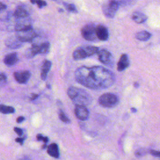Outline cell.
I'll return each instance as SVG.
<instances>
[{
	"mask_svg": "<svg viewBox=\"0 0 160 160\" xmlns=\"http://www.w3.org/2000/svg\"><path fill=\"white\" fill-rule=\"evenodd\" d=\"M47 152L48 154L53 158H58L59 156V148L57 144L52 143L48 147L47 149Z\"/></svg>",
	"mask_w": 160,
	"mask_h": 160,
	"instance_id": "2e32d148",
	"label": "cell"
},
{
	"mask_svg": "<svg viewBox=\"0 0 160 160\" xmlns=\"http://www.w3.org/2000/svg\"><path fill=\"white\" fill-rule=\"evenodd\" d=\"M24 120V118L23 116H19V117H18V118H17L16 121H17V122L20 123V122H22Z\"/></svg>",
	"mask_w": 160,
	"mask_h": 160,
	"instance_id": "1f68e13d",
	"label": "cell"
},
{
	"mask_svg": "<svg viewBox=\"0 0 160 160\" xmlns=\"http://www.w3.org/2000/svg\"><path fill=\"white\" fill-rule=\"evenodd\" d=\"M108 31L103 25H98L96 26V36L101 41H106L108 38Z\"/></svg>",
	"mask_w": 160,
	"mask_h": 160,
	"instance_id": "4fadbf2b",
	"label": "cell"
},
{
	"mask_svg": "<svg viewBox=\"0 0 160 160\" xmlns=\"http://www.w3.org/2000/svg\"><path fill=\"white\" fill-rule=\"evenodd\" d=\"M30 1L31 2L32 4H36V0H30Z\"/></svg>",
	"mask_w": 160,
	"mask_h": 160,
	"instance_id": "e575fe53",
	"label": "cell"
},
{
	"mask_svg": "<svg viewBox=\"0 0 160 160\" xmlns=\"http://www.w3.org/2000/svg\"><path fill=\"white\" fill-rule=\"evenodd\" d=\"M59 118L62 122H64L65 123H69L70 122L69 119L66 116V114H64V112L62 110L59 111Z\"/></svg>",
	"mask_w": 160,
	"mask_h": 160,
	"instance_id": "603a6c76",
	"label": "cell"
},
{
	"mask_svg": "<svg viewBox=\"0 0 160 160\" xmlns=\"http://www.w3.org/2000/svg\"><path fill=\"white\" fill-rule=\"evenodd\" d=\"M14 131L16 132V133L18 134V135H19V136H21L22 135V134H23V131H22V130L21 129V128H14Z\"/></svg>",
	"mask_w": 160,
	"mask_h": 160,
	"instance_id": "f546056e",
	"label": "cell"
},
{
	"mask_svg": "<svg viewBox=\"0 0 160 160\" xmlns=\"http://www.w3.org/2000/svg\"><path fill=\"white\" fill-rule=\"evenodd\" d=\"M99 51L98 47L92 46H83L77 48L72 54L75 60H79L92 56Z\"/></svg>",
	"mask_w": 160,
	"mask_h": 160,
	"instance_id": "3957f363",
	"label": "cell"
},
{
	"mask_svg": "<svg viewBox=\"0 0 160 160\" xmlns=\"http://www.w3.org/2000/svg\"><path fill=\"white\" fill-rule=\"evenodd\" d=\"M6 76L2 72H0V88H1L6 82Z\"/></svg>",
	"mask_w": 160,
	"mask_h": 160,
	"instance_id": "cb8c5ba5",
	"label": "cell"
},
{
	"mask_svg": "<svg viewBox=\"0 0 160 160\" xmlns=\"http://www.w3.org/2000/svg\"><path fill=\"white\" fill-rule=\"evenodd\" d=\"M16 35L21 41L24 42L32 41L38 36V34L34 29H33L32 28H30L22 31H17Z\"/></svg>",
	"mask_w": 160,
	"mask_h": 160,
	"instance_id": "52a82bcc",
	"label": "cell"
},
{
	"mask_svg": "<svg viewBox=\"0 0 160 160\" xmlns=\"http://www.w3.org/2000/svg\"><path fill=\"white\" fill-rule=\"evenodd\" d=\"M31 74L28 71H17L14 73V77L17 82L20 84H25L29 79Z\"/></svg>",
	"mask_w": 160,
	"mask_h": 160,
	"instance_id": "8fae6325",
	"label": "cell"
},
{
	"mask_svg": "<svg viewBox=\"0 0 160 160\" xmlns=\"http://www.w3.org/2000/svg\"><path fill=\"white\" fill-rule=\"evenodd\" d=\"M67 93L76 106H86L90 104L92 100L91 96L86 91L77 87H69Z\"/></svg>",
	"mask_w": 160,
	"mask_h": 160,
	"instance_id": "7a4b0ae2",
	"label": "cell"
},
{
	"mask_svg": "<svg viewBox=\"0 0 160 160\" xmlns=\"http://www.w3.org/2000/svg\"><path fill=\"white\" fill-rule=\"evenodd\" d=\"M13 15L16 19L22 18L29 17V12L26 11L25 8L21 6H19L16 9Z\"/></svg>",
	"mask_w": 160,
	"mask_h": 160,
	"instance_id": "ac0fdd59",
	"label": "cell"
},
{
	"mask_svg": "<svg viewBox=\"0 0 160 160\" xmlns=\"http://www.w3.org/2000/svg\"><path fill=\"white\" fill-rule=\"evenodd\" d=\"M119 5H124V4H128V3L132 2L133 0H116Z\"/></svg>",
	"mask_w": 160,
	"mask_h": 160,
	"instance_id": "83f0119b",
	"label": "cell"
},
{
	"mask_svg": "<svg viewBox=\"0 0 160 160\" xmlns=\"http://www.w3.org/2000/svg\"><path fill=\"white\" fill-rule=\"evenodd\" d=\"M150 153H151L152 156L160 158V151H155V150H151V151H150Z\"/></svg>",
	"mask_w": 160,
	"mask_h": 160,
	"instance_id": "f1b7e54d",
	"label": "cell"
},
{
	"mask_svg": "<svg viewBox=\"0 0 160 160\" xmlns=\"http://www.w3.org/2000/svg\"><path fill=\"white\" fill-rule=\"evenodd\" d=\"M98 102L103 107L112 108L118 104L119 98L112 93H105L99 98Z\"/></svg>",
	"mask_w": 160,
	"mask_h": 160,
	"instance_id": "277c9868",
	"label": "cell"
},
{
	"mask_svg": "<svg viewBox=\"0 0 160 160\" xmlns=\"http://www.w3.org/2000/svg\"><path fill=\"white\" fill-rule=\"evenodd\" d=\"M132 19L137 23H142L147 20L148 18L142 12H134L132 15Z\"/></svg>",
	"mask_w": 160,
	"mask_h": 160,
	"instance_id": "d6986e66",
	"label": "cell"
},
{
	"mask_svg": "<svg viewBox=\"0 0 160 160\" xmlns=\"http://www.w3.org/2000/svg\"><path fill=\"white\" fill-rule=\"evenodd\" d=\"M38 97V94H32V96H31V100H34V99H36Z\"/></svg>",
	"mask_w": 160,
	"mask_h": 160,
	"instance_id": "836d02e7",
	"label": "cell"
},
{
	"mask_svg": "<svg viewBox=\"0 0 160 160\" xmlns=\"http://www.w3.org/2000/svg\"><path fill=\"white\" fill-rule=\"evenodd\" d=\"M22 43L23 42L18 38L16 35L11 36L8 37L5 41L6 45L12 49H16L20 48L22 45Z\"/></svg>",
	"mask_w": 160,
	"mask_h": 160,
	"instance_id": "7c38bea8",
	"label": "cell"
},
{
	"mask_svg": "<svg viewBox=\"0 0 160 160\" xmlns=\"http://www.w3.org/2000/svg\"><path fill=\"white\" fill-rule=\"evenodd\" d=\"M16 19V22L14 26V29L16 32L32 28L31 21L29 17L18 18Z\"/></svg>",
	"mask_w": 160,
	"mask_h": 160,
	"instance_id": "ba28073f",
	"label": "cell"
},
{
	"mask_svg": "<svg viewBox=\"0 0 160 160\" xmlns=\"http://www.w3.org/2000/svg\"><path fill=\"white\" fill-rule=\"evenodd\" d=\"M129 66V59L126 54H123L121 55L119 62L118 63L117 69L119 71H122L124 70Z\"/></svg>",
	"mask_w": 160,
	"mask_h": 160,
	"instance_id": "5bb4252c",
	"label": "cell"
},
{
	"mask_svg": "<svg viewBox=\"0 0 160 160\" xmlns=\"http://www.w3.org/2000/svg\"><path fill=\"white\" fill-rule=\"evenodd\" d=\"M50 44L48 42H44L39 44V54H46L49 52Z\"/></svg>",
	"mask_w": 160,
	"mask_h": 160,
	"instance_id": "7402d4cb",
	"label": "cell"
},
{
	"mask_svg": "<svg viewBox=\"0 0 160 160\" xmlns=\"http://www.w3.org/2000/svg\"><path fill=\"white\" fill-rule=\"evenodd\" d=\"M64 6H66V9L69 11H71V12H77V10H76V8L75 7V6L72 4H64Z\"/></svg>",
	"mask_w": 160,
	"mask_h": 160,
	"instance_id": "d4e9b609",
	"label": "cell"
},
{
	"mask_svg": "<svg viewBox=\"0 0 160 160\" xmlns=\"http://www.w3.org/2000/svg\"><path fill=\"white\" fill-rule=\"evenodd\" d=\"M24 139L25 138H18L15 139V141L18 142H19L21 145H22L23 144V141H24Z\"/></svg>",
	"mask_w": 160,
	"mask_h": 160,
	"instance_id": "4dcf8cb0",
	"label": "cell"
},
{
	"mask_svg": "<svg viewBox=\"0 0 160 160\" xmlns=\"http://www.w3.org/2000/svg\"><path fill=\"white\" fill-rule=\"evenodd\" d=\"M74 76L78 82L92 89L109 88L115 81L114 74L101 66L80 67L76 70Z\"/></svg>",
	"mask_w": 160,
	"mask_h": 160,
	"instance_id": "6da1fadb",
	"label": "cell"
},
{
	"mask_svg": "<svg viewBox=\"0 0 160 160\" xmlns=\"http://www.w3.org/2000/svg\"><path fill=\"white\" fill-rule=\"evenodd\" d=\"M151 34L146 31H139L136 34V38L139 41H147L151 38Z\"/></svg>",
	"mask_w": 160,
	"mask_h": 160,
	"instance_id": "ffe728a7",
	"label": "cell"
},
{
	"mask_svg": "<svg viewBox=\"0 0 160 160\" xmlns=\"http://www.w3.org/2000/svg\"><path fill=\"white\" fill-rule=\"evenodd\" d=\"M81 34L87 41H96L98 39L96 36V26L94 24H88L85 25L81 29Z\"/></svg>",
	"mask_w": 160,
	"mask_h": 160,
	"instance_id": "5b68a950",
	"label": "cell"
},
{
	"mask_svg": "<svg viewBox=\"0 0 160 160\" xmlns=\"http://www.w3.org/2000/svg\"><path fill=\"white\" fill-rule=\"evenodd\" d=\"M36 4H37L39 8H42L43 6H46V2L44 1H42V0H36Z\"/></svg>",
	"mask_w": 160,
	"mask_h": 160,
	"instance_id": "4316f807",
	"label": "cell"
},
{
	"mask_svg": "<svg viewBox=\"0 0 160 160\" xmlns=\"http://www.w3.org/2000/svg\"><path fill=\"white\" fill-rule=\"evenodd\" d=\"M51 61H49L48 60L44 61V62L42 66L41 73V78L42 80L46 79V78L47 77V74L51 69Z\"/></svg>",
	"mask_w": 160,
	"mask_h": 160,
	"instance_id": "e0dca14e",
	"label": "cell"
},
{
	"mask_svg": "<svg viewBox=\"0 0 160 160\" xmlns=\"http://www.w3.org/2000/svg\"><path fill=\"white\" fill-rule=\"evenodd\" d=\"M119 4L116 0H109L102 6V11L106 16L113 18L119 8Z\"/></svg>",
	"mask_w": 160,
	"mask_h": 160,
	"instance_id": "8992f818",
	"label": "cell"
},
{
	"mask_svg": "<svg viewBox=\"0 0 160 160\" xmlns=\"http://www.w3.org/2000/svg\"><path fill=\"white\" fill-rule=\"evenodd\" d=\"M74 113L76 116L80 120L85 121L89 118V112L86 106H76L74 109Z\"/></svg>",
	"mask_w": 160,
	"mask_h": 160,
	"instance_id": "30bf717a",
	"label": "cell"
},
{
	"mask_svg": "<svg viewBox=\"0 0 160 160\" xmlns=\"http://www.w3.org/2000/svg\"><path fill=\"white\" fill-rule=\"evenodd\" d=\"M6 5L4 4L2 2H0V11H2V10H4L6 9Z\"/></svg>",
	"mask_w": 160,
	"mask_h": 160,
	"instance_id": "d6a6232c",
	"label": "cell"
},
{
	"mask_svg": "<svg viewBox=\"0 0 160 160\" xmlns=\"http://www.w3.org/2000/svg\"><path fill=\"white\" fill-rule=\"evenodd\" d=\"M18 60V55L15 52L7 54L4 58V62L8 66H12L16 63Z\"/></svg>",
	"mask_w": 160,
	"mask_h": 160,
	"instance_id": "9a60e30c",
	"label": "cell"
},
{
	"mask_svg": "<svg viewBox=\"0 0 160 160\" xmlns=\"http://www.w3.org/2000/svg\"><path fill=\"white\" fill-rule=\"evenodd\" d=\"M36 139H37L38 141H44L45 144H46V142L48 141V137L43 136L42 134H38L36 136Z\"/></svg>",
	"mask_w": 160,
	"mask_h": 160,
	"instance_id": "484cf974",
	"label": "cell"
},
{
	"mask_svg": "<svg viewBox=\"0 0 160 160\" xmlns=\"http://www.w3.org/2000/svg\"><path fill=\"white\" fill-rule=\"evenodd\" d=\"M134 86L136 87V88H138V86H139V84L138 83V82H136V83H134Z\"/></svg>",
	"mask_w": 160,
	"mask_h": 160,
	"instance_id": "d590c367",
	"label": "cell"
},
{
	"mask_svg": "<svg viewBox=\"0 0 160 160\" xmlns=\"http://www.w3.org/2000/svg\"><path fill=\"white\" fill-rule=\"evenodd\" d=\"M131 111H132V112H136V109L135 108H131Z\"/></svg>",
	"mask_w": 160,
	"mask_h": 160,
	"instance_id": "8d00e7d4",
	"label": "cell"
},
{
	"mask_svg": "<svg viewBox=\"0 0 160 160\" xmlns=\"http://www.w3.org/2000/svg\"><path fill=\"white\" fill-rule=\"evenodd\" d=\"M98 56L99 60L103 64L106 65H112L114 61V58L108 51L106 49H101L98 52Z\"/></svg>",
	"mask_w": 160,
	"mask_h": 160,
	"instance_id": "9c48e42d",
	"label": "cell"
},
{
	"mask_svg": "<svg viewBox=\"0 0 160 160\" xmlns=\"http://www.w3.org/2000/svg\"><path fill=\"white\" fill-rule=\"evenodd\" d=\"M15 112L14 108L4 104H0V112L2 114H12Z\"/></svg>",
	"mask_w": 160,
	"mask_h": 160,
	"instance_id": "44dd1931",
	"label": "cell"
}]
</instances>
